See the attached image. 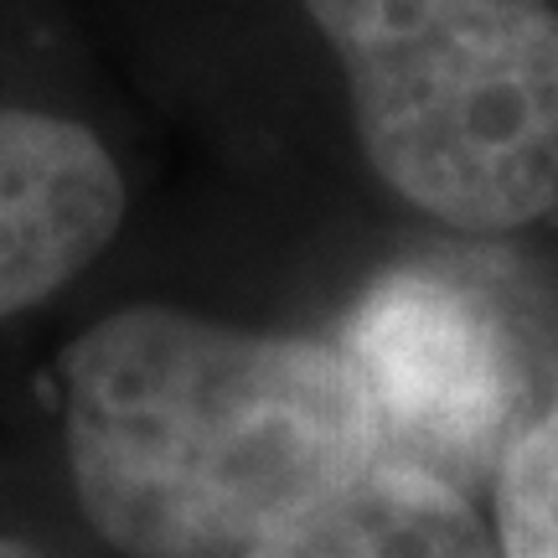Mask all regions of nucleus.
I'll return each mask as SVG.
<instances>
[{
    "mask_svg": "<svg viewBox=\"0 0 558 558\" xmlns=\"http://www.w3.org/2000/svg\"><path fill=\"white\" fill-rule=\"evenodd\" d=\"M68 465L130 558H239L378 460V409L341 341L135 305L62 357Z\"/></svg>",
    "mask_w": 558,
    "mask_h": 558,
    "instance_id": "nucleus-1",
    "label": "nucleus"
},
{
    "mask_svg": "<svg viewBox=\"0 0 558 558\" xmlns=\"http://www.w3.org/2000/svg\"><path fill=\"white\" fill-rule=\"evenodd\" d=\"M337 52L367 166L460 233L558 213L554 0H300Z\"/></svg>",
    "mask_w": 558,
    "mask_h": 558,
    "instance_id": "nucleus-2",
    "label": "nucleus"
},
{
    "mask_svg": "<svg viewBox=\"0 0 558 558\" xmlns=\"http://www.w3.org/2000/svg\"><path fill=\"white\" fill-rule=\"evenodd\" d=\"M341 352L378 409V456L414 460L456 486L497 471L522 424V367L471 290L439 275H388L352 311Z\"/></svg>",
    "mask_w": 558,
    "mask_h": 558,
    "instance_id": "nucleus-3",
    "label": "nucleus"
},
{
    "mask_svg": "<svg viewBox=\"0 0 558 558\" xmlns=\"http://www.w3.org/2000/svg\"><path fill=\"white\" fill-rule=\"evenodd\" d=\"M124 218L114 156L83 124L0 109V320L99 259Z\"/></svg>",
    "mask_w": 558,
    "mask_h": 558,
    "instance_id": "nucleus-4",
    "label": "nucleus"
},
{
    "mask_svg": "<svg viewBox=\"0 0 558 558\" xmlns=\"http://www.w3.org/2000/svg\"><path fill=\"white\" fill-rule=\"evenodd\" d=\"M239 558H501L465 486L378 456L248 543Z\"/></svg>",
    "mask_w": 558,
    "mask_h": 558,
    "instance_id": "nucleus-5",
    "label": "nucleus"
},
{
    "mask_svg": "<svg viewBox=\"0 0 558 558\" xmlns=\"http://www.w3.org/2000/svg\"><path fill=\"white\" fill-rule=\"evenodd\" d=\"M492 507L501 558H558V393L501 445Z\"/></svg>",
    "mask_w": 558,
    "mask_h": 558,
    "instance_id": "nucleus-6",
    "label": "nucleus"
},
{
    "mask_svg": "<svg viewBox=\"0 0 558 558\" xmlns=\"http://www.w3.org/2000/svg\"><path fill=\"white\" fill-rule=\"evenodd\" d=\"M0 558H41V554L37 548H26L21 538H5V533H0Z\"/></svg>",
    "mask_w": 558,
    "mask_h": 558,
    "instance_id": "nucleus-7",
    "label": "nucleus"
}]
</instances>
